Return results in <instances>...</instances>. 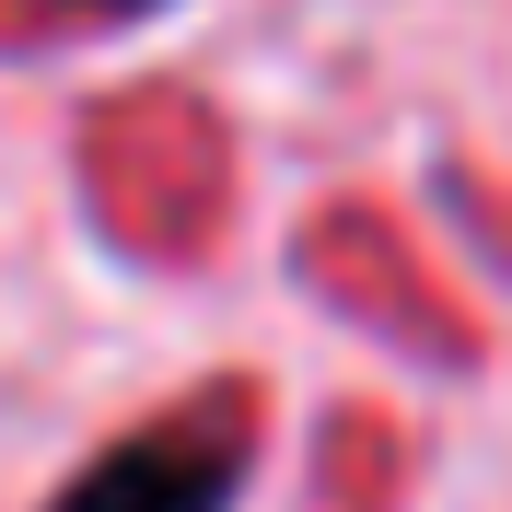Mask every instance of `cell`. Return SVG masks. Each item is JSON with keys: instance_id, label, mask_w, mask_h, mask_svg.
Listing matches in <instances>:
<instances>
[{"instance_id": "1", "label": "cell", "mask_w": 512, "mask_h": 512, "mask_svg": "<svg viewBox=\"0 0 512 512\" xmlns=\"http://www.w3.org/2000/svg\"><path fill=\"white\" fill-rule=\"evenodd\" d=\"M233 431L222 408H187V419H163V431H140V443H117L94 466V478H70L59 512H210L233 489Z\"/></svg>"}]
</instances>
